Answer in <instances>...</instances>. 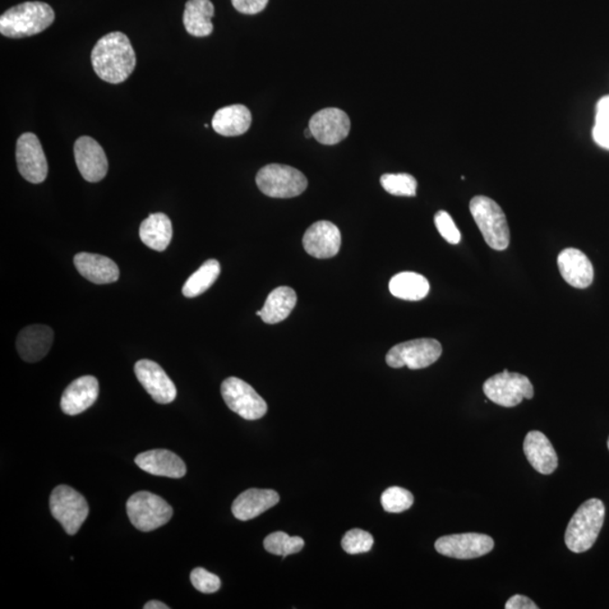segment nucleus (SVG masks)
<instances>
[{"label":"nucleus","mask_w":609,"mask_h":609,"mask_svg":"<svg viewBox=\"0 0 609 609\" xmlns=\"http://www.w3.org/2000/svg\"><path fill=\"white\" fill-rule=\"evenodd\" d=\"M435 547L441 556L459 560H470L490 553L495 547V541L484 534H455L438 538Z\"/></svg>","instance_id":"12"},{"label":"nucleus","mask_w":609,"mask_h":609,"mask_svg":"<svg viewBox=\"0 0 609 609\" xmlns=\"http://www.w3.org/2000/svg\"><path fill=\"white\" fill-rule=\"evenodd\" d=\"M50 511L68 535H76L90 514L89 504L75 488L59 486L50 497Z\"/></svg>","instance_id":"7"},{"label":"nucleus","mask_w":609,"mask_h":609,"mask_svg":"<svg viewBox=\"0 0 609 609\" xmlns=\"http://www.w3.org/2000/svg\"><path fill=\"white\" fill-rule=\"evenodd\" d=\"M267 3L269 0H232L234 8L246 15H256L265 11Z\"/></svg>","instance_id":"37"},{"label":"nucleus","mask_w":609,"mask_h":609,"mask_svg":"<svg viewBox=\"0 0 609 609\" xmlns=\"http://www.w3.org/2000/svg\"><path fill=\"white\" fill-rule=\"evenodd\" d=\"M220 263L208 260L184 284L182 293L188 298H195L206 293L216 283L220 275Z\"/></svg>","instance_id":"29"},{"label":"nucleus","mask_w":609,"mask_h":609,"mask_svg":"<svg viewBox=\"0 0 609 609\" xmlns=\"http://www.w3.org/2000/svg\"><path fill=\"white\" fill-rule=\"evenodd\" d=\"M483 392L491 402L505 408H514L534 398V387L528 377L518 372L504 371L484 382Z\"/></svg>","instance_id":"8"},{"label":"nucleus","mask_w":609,"mask_h":609,"mask_svg":"<svg viewBox=\"0 0 609 609\" xmlns=\"http://www.w3.org/2000/svg\"><path fill=\"white\" fill-rule=\"evenodd\" d=\"M442 353L440 341L417 339L406 341L392 348L386 355V362L392 368L408 367L423 369L431 366Z\"/></svg>","instance_id":"9"},{"label":"nucleus","mask_w":609,"mask_h":609,"mask_svg":"<svg viewBox=\"0 0 609 609\" xmlns=\"http://www.w3.org/2000/svg\"><path fill=\"white\" fill-rule=\"evenodd\" d=\"M140 237L142 243L151 250L163 252L172 241V221L161 212L150 215L140 225Z\"/></svg>","instance_id":"26"},{"label":"nucleus","mask_w":609,"mask_h":609,"mask_svg":"<svg viewBox=\"0 0 609 609\" xmlns=\"http://www.w3.org/2000/svg\"><path fill=\"white\" fill-rule=\"evenodd\" d=\"M135 373L155 402L169 404L177 399V386L159 363L149 359L140 360L135 364Z\"/></svg>","instance_id":"14"},{"label":"nucleus","mask_w":609,"mask_h":609,"mask_svg":"<svg viewBox=\"0 0 609 609\" xmlns=\"http://www.w3.org/2000/svg\"><path fill=\"white\" fill-rule=\"evenodd\" d=\"M127 512L131 524L141 532H152L169 523L173 509L168 502L154 493H135L127 502Z\"/></svg>","instance_id":"6"},{"label":"nucleus","mask_w":609,"mask_h":609,"mask_svg":"<svg viewBox=\"0 0 609 609\" xmlns=\"http://www.w3.org/2000/svg\"><path fill=\"white\" fill-rule=\"evenodd\" d=\"M221 395L233 412L246 420H258L267 412V404L246 382L229 377L221 384Z\"/></svg>","instance_id":"10"},{"label":"nucleus","mask_w":609,"mask_h":609,"mask_svg":"<svg viewBox=\"0 0 609 609\" xmlns=\"http://www.w3.org/2000/svg\"><path fill=\"white\" fill-rule=\"evenodd\" d=\"M304 542L302 537L289 536L284 532H276L265 539V548L271 555L288 556L303 550Z\"/></svg>","instance_id":"30"},{"label":"nucleus","mask_w":609,"mask_h":609,"mask_svg":"<svg viewBox=\"0 0 609 609\" xmlns=\"http://www.w3.org/2000/svg\"><path fill=\"white\" fill-rule=\"evenodd\" d=\"M382 508L390 514H400L412 507L414 497L403 488L392 487L382 493L381 498Z\"/></svg>","instance_id":"32"},{"label":"nucleus","mask_w":609,"mask_h":609,"mask_svg":"<svg viewBox=\"0 0 609 609\" xmlns=\"http://www.w3.org/2000/svg\"><path fill=\"white\" fill-rule=\"evenodd\" d=\"M608 450H609V438H608V442H607Z\"/></svg>","instance_id":"41"},{"label":"nucleus","mask_w":609,"mask_h":609,"mask_svg":"<svg viewBox=\"0 0 609 609\" xmlns=\"http://www.w3.org/2000/svg\"><path fill=\"white\" fill-rule=\"evenodd\" d=\"M215 15L210 0H188L183 14V24L188 34L205 38L214 31L211 18Z\"/></svg>","instance_id":"25"},{"label":"nucleus","mask_w":609,"mask_h":609,"mask_svg":"<svg viewBox=\"0 0 609 609\" xmlns=\"http://www.w3.org/2000/svg\"><path fill=\"white\" fill-rule=\"evenodd\" d=\"M506 609H537L538 606L535 604L532 599H529L526 596H521V594H516L512 596L509 601L506 604Z\"/></svg>","instance_id":"38"},{"label":"nucleus","mask_w":609,"mask_h":609,"mask_svg":"<svg viewBox=\"0 0 609 609\" xmlns=\"http://www.w3.org/2000/svg\"><path fill=\"white\" fill-rule=\"evenodd\" d=\"M341 546L349 555H360L372 550L373 537L362 529H352L344 535Z\"/></svg>","instance_id":"34"},{"label":"nucleus","mask_w":609,"mask_h":609,"mask_svg":"<svg viewBox=\"0 0 609 609\" xmlns=\"http://www.w3.org/2000/svg\"><path fill=\"white\" fill-rule=\"evenodd\" d=\"M73 263L84 278L96 285L113 284L120 276L117 263L99 254L78 253Z\"/></svg>","instance_id":"21"},{"label":"nucleus","mask_w":609,"mask_h":609,"mask_svg":"<svg viewBox=\"0 0 609 609\" xmlns=\"http://www.w3.org/2000/svg\"><path fill=\"white\" fill-rule=\"evenodd\" d=\"M304 136H306V138L313 137L311 129L307 128L306 130H304Z\"/></svg>","instance_id":"40"},{"label":"nucleus","mask_w":609,"mask_h":609,"mask_svg":"<svg viewBox=\"0 0 609 609\" xmlns=\"http://www.w3.org/2000/svg\"><path fill=\"white\" fill-rule=\"evenodd\" d=\"M341 232L331 221H317L306 230L303 237L304 251L316 258H331L339 253Z\"/></svg>","instance_id":"16"},{"label":"nucleus","mask_w":609,"mask_h":609,"mask_svg":"<svg viewBox=\"0 0 609 609\" xmlns=\"http://www.w3.org/2000/svg\"><path fill=\"white\" fill-rule=\"evenodd\" d=\"M99 382L94 376H82L73 381L64 390L62 402V410L67 415H78L96 402L99 398Z\"/></svg>","instance_id":"18"},{"label":"nucleus","mask_w":609,"mask_h":609,"mask_svg":"<svg viewBox=\"0 0 609 609\" xmlns=\"http://www.w3.org/2000/svg\"><path fill=\"white\" fill-rule=\"evenodd\" d=\"M280 500L278 493L274 490L250 488L241 493L232 506L235 518L242 521L251 520L263 514Z\"/></svg>","instance_id":"23"},{"label":"nucleus","mask_w":609,"mask_h":609,"mask_svg":"<svg viewBox=\"0 0 609 609\" xmlns=\"http://www.w3.org/2000/svg\"><path fill=\"white\" fill-rule=\"evenodd\" d=\"M469 210L488 246L505 251L509 246L510 230L501 207L490 198L477 196L470 200Z\"/></svg>","instance_id":"4"},{"label":"nucleus","mask_w":609,"mask_h":609,"mask_svg":"<svg viewBox=\"0 0 609 609\" xmlns=\"http://www.w3.org/2000/svg\"><path fill=\"white\" fill-rule=\"evenodd\" d=\"M17 168L23 178L34 184L43 183L48 177V161L39 138L26 132L16 144Z\"/></svg>","instance_id":"11"},{"label":"nucleus","mask_w":609,"mask_h":609,"mask_svg":"<svg viewBox=\"0 0 609 609\" xmlns=\"http://www.w3.org/2000/svg\"><path fill=\"white\" fill-rule=\"evenodd\" d=\"M297 304V295L293 288L278 287L267 296L265 306L256 315L266 324H276L285 320Z\"/></svg>","instance_id":"27"},{"label":"nucleus","mask_w":609,"mask_h":609,"mask_svg":"<svg viewBox=\"0 0 609 609\" xmlns=\"http://www.w3.org/2000/svg\"><path fill=\"white\" fill-rule=\"evenodd\" d=\"M145 609H169V606L159 601H150L144 606Z\"/></svg>","instance_id":"39"},{"label":"nucleus","mask_w":609,"mask_h":609,"mask_svg":"<svg viewBox=\"0 0 609 609\" xmlns=\"http://www.w3.org/2000/svg\"><path fill=\"white\" fill-rule=\"evenodd\" d=\"M54 17L53 9L48 4L23 3L0 16V34L11 39L29 38L47 30Z\"/></svg>","instance_id":"2"},{"label":"nucleus","mask_w":609,"mask_h":609,"mask_svg":"<svg viewBox=\"0 0 609 609\" xmlns=\"http://www.w3.org/2000/svg\"><path fill=\"white\" fill-rule=\"evenodd\" d=\"M256 184L267 197L289 199L301 196L306 190L308 181L301 170L292 166L270 164L258 170Z\"/></svg>","instance_id":"5"},{"label":"nucleus","mask_w":609,"mask_h":609,"mask_svg":"<svg viewBox=\"0 0 609 609\" xmlns=\"http://www.w3.org/2000/svg\"><path fill=\"white\" fill-rule=\"evenodd\" d=\"M92 64L102 81L121 84L135 71L137 58L130 40L122 32H111L92 51Z\"/></svg>","instance_id":"1"},{"label":"nucleus","mask_w":609,"mask_h":609,"mask_svg":"<svg viewBox=\"0 0 609 609\" xmlns=\"http://www.w3.org/2000/svg\"><path fill=\"white\" fill-rule=\"evenodd\" d=\"M252 124V114L246 105L225 106L217 111L212 118V128L224 137L244 135Z\"/></svg>","instance_id":"24"},{"label":"nucleus","mask_w":609,"mask_h":609,"mask_svg":"<svg viewBox=\"0 0 609 609\" xmlns=\"http://www.w3.org/2000/svg\"><path fill=\"white\" fill-rule=\"evenodd\" d=\"M435 225L438 232H440L447 242L453 244V246L460 242L461 235L459 229L457 228L455 221L451 218L449 212L438 211L435 216Z\"/></svg>","instance_id":"36"},{"label":"nucleus","mask_w":609,"mask_h":609,"mask_svg":"<svg viewBox=\"0 0 609 609\" xmlns=\"http://www.w3.org/2000/svg\"><path fill=\"white\" fill-rule=\"evenodd\" d=\"M191 584L193 587L203 594H214L218 592L221 587V581L218 575L210 574L203 567H196L191 572Z\"/></svg>","instance_id":"35"},{"label":"nucleus","mask_w":609,"mask_h":609,"mask_svg":"<svg viewBox=\"0 0 609 609\" xmlns=\"http://www.w3.org/2000/svg\"><path fill=\"white\" fill-rule=\"evenodd\" d=\"M73 154L78 169L87 182L102 181L108 174L109 163L104 150L91 137H81L75 142Z\"/></svg>","instance_id":"15"},{"label":"nucleus","mask_w":609,"mask_h":609,"mask_svg":"<svg viewBox=\"0 0 609 609\" xmlns=\"http://www.w3.org/2000/svg\"><path fill=\"white\" fill-rule=\"evenodd\" d=\"M593 136L596 144L609 150V96L598 102Z\"/></svg>","instance_id":"33"},{"label":"nucleus","mask_w":609,"mask_h":609,"mask_svg":"<svg viewBox=\"0 0 609 609\" xmlns=\"http://www.w3.org/2000/svg\"><path fill=\"white\" fill-rule=\"evenodd\" d=\"M605 511L599 499H590L580 506L566 532V546L571 552L584 553L594 546L605 520Z\"/></svg>","instance_id":"3"},{"label":"nucleus","mask_w":609,"mask_h":609,"mask_svg":"<svg viewBox=\"0 0 609 609\" xmlns=\"http://www.w3.org/2000/svg\"><path fill=\"white\" fill-rule=\"evenodd\" d=\"M430 290L429 281L415 272H401L390 281V292L403 301L418 302L426 298Z\"/></svg>","instance_id":"28"},{"label":"nucleus","mask_w":609,"mask_h":609,"mask_svg":"<svg viewBox=\"0 0 609 609\" xmlns=\"http://www.w3.org/2000/svg\"><path fill=\"white\" fill-rule=\"evenodd\" d=\"M381 184L390 195L400 197H414L417 195V179L410 174H384L381 178Z\"/></svg>","instance_id":"31"},{"label":"nucleus","mask_w":609,"mask_h":609,"mask_svg":"<svg viewBox=\"0 0 609 609\" xmlns=\"http://www.w3.org/2000/svg\"><path fill=\"white\" fill-rule=\"evenodd\" d=\"M308 128L320 144L332 146L339 144L349 136L352 122L344 111L329 108L314 114Z\"/></svg>","instance_id":"13"},{"label":"nucleus","mask_w":609,"mask_h":609,"mask_svg":"<svg viewBox=\"0 0 609 609\" xmlns=\"http://www.w3.org/2000/svg\"><path fill=\"white\" fill-rule=\"evenodd\" d=\"M138 468L156 477L181 478L187 466L181 457L168 450H152L136 457Z\"/></svg>","instance_id":"19"},{"label":"nucleus","mask_w":609,"mask_h":609,"mask_svg":"<svg viewBox=\"0 0 609 609\" xmlns=\"http://www.w3.org/2000/svg\"><path fill=\"white\" fill-rule=\"evenodd\" d=\"M558 270L562 278L572 287L585 289L594 281V266L584 252L566 248L557 256Z\"/></svg>","instance_id":"17"},{"label":"nucleus","mask_w":609,"mask_h":609,"mask_svg":"<svg viewBox=\"0 0 609 609\" xmlns=\"http://www.w3.org/2000/svg\"><path fill=\"white\" fill-rule=\"evenodd\" d=\"M53 343V331L47 325L25 327L17 336L16 348L26 362H38L48 354Z\"/></svg>","instance_id":"20"},{"label":"nucleus","mask_w":609,"mask_h":609,"mask_svg":"<svg viewBox=\"0 0 609 609\" xmlns=\"http://www.w3.org/2000/svg\"><path fill=\"white\" fill-rule=\"evenodd\" d=\"M524 453L529 464L538 473L550 475L557 469L558 459L555 447L541 431H530L525 438Z\"/></svg>","instance_id":"22"}]
</instances>
